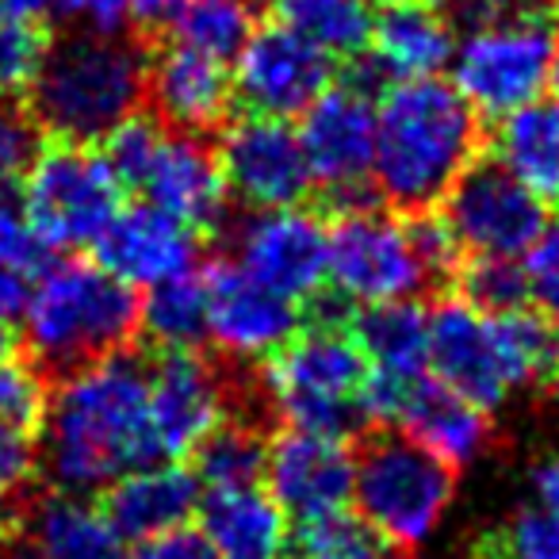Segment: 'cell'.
I'll list each match as a JSON object with an SVG mask.
<instances>
[{"label": "cell", "instance_id": "1", "mask_svg": "<svg viewBox=\"0 0 559 559\" xmlns=\"http://www.w3.org/2000/svg\"><path fill=\"white\" fill-rule=\"evenodd\" d=\"M43 472L55 490L96 495L131 467L157 460L150 372L123 349L62 376L43 414Z\"/></svg>", "mask_w": 559, "mask_h": 559}, {"label": "cell", "instance_id": "2", "mask_svg": "<svg viewBox=\"0 0 559 559\" xmlns=\"http://www.w3.org/2000/svg\"><path fill=\"white\" fill-rule=\"evenodd\" d=\"M479 154V116L437 78L391 81L376 104L372 185L399 211H429Z\"/></svg>", "mask_w": 559, "mask_h": 559}, {"label": "cell", "instance_id": "3", "mask_svg": "<svg viewBox=\"0 0 559 559\" xmlns=\"http://www.w3.org/2000/svg\"><path fill=\"white\" fill-rule=\"evenodd\" d=\"M27 96L35 123L58 142H104L139 116L146 100V58L119 32H73L50 43Z\"/></svg>", "mask_w": 559, "mask_h": 559}, {"label": "cell", "instance_id": "4", "mask_svg": "<svg viewBox=\"0 0 559 559\" xmlns=\"http://www.w3.org/2000/svg\"><path fill=\"white\" fill-rule=\"evenodd\" d=\"M559 334L540 314L479 311L444 299L429 311V376L479 411H498L525 383H536Z\"/></svg>", "mask_w": 559, "mask_h": 559}, {"label": "cell", "instance_id": "5", "mask_svg": "<svg viewBox=\"0 0 559 559\" xmlns=\"http://www.w3.org/2000/svg\"><path fill=\"white\" fill-rule=\"evenodd\" d=\"M24 342L35 360L70 372L88 360L119 353L139 330V299L116 272L93 261H55L27 284Z\"/></svg>", "mask_w": 559, "mask_h": 559}, {"label": "cell", "instance_id": "6", "mask_svg": "<svg viewBox=\"0 0 559 559\" xmlns=\"http://www.w3.org/2000/svg\"><path fill=\"white\" fill-rule=\"evenodd\" d=\"M264 391L288 429L345 441L368 421V360L342 322L296 330L264 365Z\"/></svg>", "mask_w": 559, "mask_h": 559}, {"label": "cell", "instance_id": "7", "mask_svg": "<svg viewBox=\"0 0 559 559\" xmlns=\"http://www.w3.org/2000/svg\"><path fill=\"white\" fill-rule=\"evenodd\" d=\"M104 162L123 188L150 207L180 218L192 230L218 226L226 215V180L218 154L192 131H173L162 119L131 116L104 139Z\"/></svg>", "mask_w": 559, "mask_h": 559}, {"label": "cell", "instance_id": "8", "mask_svg": "<svg viewBox=\"0 0 559 559\" xmlns=\"http://www.w3.org/2000/svg\"><path fill=\"white\" fill-rule=\"evenodd\" d=\"M456 495V472L403 433L376 437L353 467L357 513L391 544L421 548L444 525Z\"/></svg>", "mask_w": 559, "mask_h": 559}, {"label": "cell", "instance_id": "9", "mask_svg": "<svg viewBox=\"0 0 559 559\" xmlns=\"http://www.w3.org/2000/svg\"><path fill=\"white\" fill-rule=\"evenodd\" d=\"M556 27L536 12H498L460 32L452 47V88L483 119H502L551 85Z\"/></svg>", "mask_w": 559, "mask_h": 559}, {"label": "cell", "instance_id": "10", "mask_svg": "<svg viewBox=\"0 0 559 559\" xmlns=\"http://www.w3.org/2000/svg\"><path fill=\"white\" fill-rule=\"evenodd\" d=\"M326 280L345 304L376 307L414 299L437 280L414 241L411 218L349 207L330 226Z\"/></svg>", "mask_w": 559, "mask_h": 559}, {"label": "cell", "instance_id": "11", "mask_svg": "<svg viewBox=\"0 0 559 559\" xmlns=\"http://www.w3.org/2000/svg\"><path fill=\"white\" fill-rule=\"evenodd\" d=\"M20 200L50 249H81L96 246L119 215L123 185L104 154L78 142H58L43 146L35 165L24 173Z\"/></svg>", "mask_w": 559, "mask_h": 559}, {"label": "cell", "instance_id": "12", "mask_svg": "<svg viewBox=\"0 0 559 559\" xmlns=\"http://www.w3.org/2000/svg\"><path fill=\"white\" fill-rule=\"evenodd\" d=\"M441 218L464 253L525 257L548 223V211L498 162H472L444 192Z\"/></svg>", "mask_w": 559, "mask_h": 559}, {"label": "cell", "instance_id": "13", "mask_svg": "<svg viewBox=\"0 0 559 559\" xmlns=\"http://www.w3.org/2000/svg\"><path fill=\"white\" fill-rule=\"evenodd\" d=\"M299 146L311 180L342 203V211L365 207L376 157V104L357 85H326L304 111Z\"/></svg>", "mask_w": 559, "mask_h": 559}, {"label": "cell", "instance_id": "14", "mask_svg": "<svg viewBox=\"0 0 559 559\" xmlns=\"http://www.w3.org/2000/svg\"><path fill=\"white\" fill-rule=\"evenodd\" d=\"M234 264L276 296L304 304L326 284L330 226L307 207H264L230 234Z\"/></svg>", "mask_w": 559, "mask_h": 559}, {"label": "cell", "instance_id": "15", "mask_svg": "<svg viewBox=\"0 0 559 559\" xmlns=\"http://www.w3.org/2000/svg\"><path fill=\"white\" fill-rule=\"evenodd\" d=\"M365 406L368 418L395 421L403 429V437H411L414 444L433 452L452 472L472 464L490 441L487 411L467 403L464 395L449 391L444 383H437L429 372L406 383L380 380V376L368 372Z\"/></svg>", "mask_w": 559, "mask_h": 559}, {"label": "cell", "instance_id": "16", "mask_svg": "<svg viewBox=\"0 0 559 559\" xmlns=\"http://www.w3.org/2000/svg\"><path fill=\"white\" fill-rule=\"evenodd\" d=\"M215 154L226 192L238 195L253 211L296 207L314 188L304 146H299V131L288 119L249 111L226 127Z\"/></svg>", "mask_w": 559, "mask_h": 559}, {"label": "cell", "instance_id": "17", "mask_svg": "<svg viewBox=\"0 0 559 559\" xmlns=\"http://www.w3.org/2000/svg\"><path fill=\"white\" fill-rule=\"evenodd\" d=\"M334 78V58L322 55L288 27H253L246 47L234 55V96L257 116H304Z\"/></svg>", "mask_w": 559, "mask_h": 559}, {"label": "cell", "instance_id": "18", "mask_svg": "<svg viewBox=\"0 0 559 559\" xmlns=\"http://www.w3.org/2000/svg\"><path fill=\"white\" fill-rule=\"evenodd\" d=\"M353 467L357 456L345 449V441L288 429L269 444L261 479L280 510L304 525L353 502Z\"/></svg>", "mask_w": 559, "mask_h": 559}, {"label": "cell", "instance_id": "19", "mask_svg": "<svg viewBox=\"0 0 559 559\" xmlns=\"http://www.w3.org/2000/svg\"><path fill=\"white\" fill-rule=\"evenodd\" d=\"M203 304L207 337L238 360H269L299 330V304L257 284L234 261L203 276Z\"/></svg>", "mask_w": 559, "mask_h": 559}, {"label": "cell", "instance_id": "20", "mask_svg": "<svg viewBox=\"0 0 559 559\" xmlns=\"http://www.w3.org/2000/svg\"><path fill=\"white\" fill-rule=\"evenodd\" d=\"M226 418V391L218 372L192 349L165 353L150 372V426L157 456L180 460Z\"/></svg>", "mask_w": 559, "mask_h": 559}, {"label": "cell", "instance_id": "21", "mask_svg": "<svg viewBox=\"0 0 559 559\" xmlns=\"http://www.w3.org/2000/svg\"><path fill=\"white\" fill-rule=\"evenodd\" d=\"M96 253L108 272H116L131 288H154L165 280L195 272L200 261V238L188 223L165 215V211L139 203L119 207L111 226L96 241Z\"/></svg>", "mask_w": 559, "mask_h": 559}, {"label": "cell", "instance_id": "22", "mask_svg": "<svg viewBox=\"0 0 559 559\" xmlns=\"http://www.w3.org/2000/svg\"><path fill=\"white\" fill-rule=\"evenodd\" d=\"M200 479L180 460H150L104 487V513L123 540H154L200 510Z\"/></svg>", "mask_w": 559, "mask_h": 559}, {"label": "cell", "instance_id": "23", "mask_svg": "<svg viewBox=\"0 0 559 559\" xmlns=\"http://www.w3.org/2000/svg\"><path fill=\"white\" fill-rule=\"evenodd\" d=\"M146 96L154 111L173 131H211L230 111L234 85L226 78V66L200 50L173 43L154 62H146Z\"/></svg>", "mask_w": 559, "mask_h": 559}, {"label": "cell", "instance_id": "24", "mask_svg": "<svg viewBox=\"0 0 559 559\" xmlns=\"http://www.w3.org/2000/svg\"><path fill=\"white\" fill-rule=\"evenodd\" d=\"M195 521L218 559H284L292 548V518L257 483L207 490Z\"/></svg>", "mask_w": 559, "mask_h": 559}, {"label": "cell", "instance_id": "25", "mask_svg": "<svg viewBox=\"0 0 559 559\" xmlns=\"http://www.w3.org/2000/svg\"><path fill=\"white\" fill-rule=\"evenodd\" d=\"M452 47L456 32L433 0H395L383 4L380 16H372L368 62L380 70L383 81L437 78L449 66Z\"/></svg>", "mask_w": 559, "mask_h": 559}, {"label": "cell", "instance_id": "26", "mask_svg": "<svg viewBox=\"0 0 559 559\" xmlns=\"http://www.w3.org/2000/svg\"><path fill=\"white\" fill-rule=\"evenodd\" d=\"M495 162L536 200L559 203V96H536L498 119Z\"/></svg>", "mask_w": 559, "mask_h": 559}, {"label": "cell", "instance_id": "27", "mask_svg": "<svg viewBox=\"0 0 559 559\" xmlns=\"http://www.w3.org/2000/svg\"><path fill=\"white\" fill-rule=\"evenodd\" d=\"M27 548L35 559H127V540L116 533L104 506L70 490H55L35 506Z\"/></svg>", "mask_w": 559, "mask_h": 559}, {"label": "cell", "instance_id": "28", "mask_svg": "<svg viewBox=\"0 0 559 559\" xmlns=\"http://www.w3.org/2000/svg\"><path fill=\"white\" fill-rule=\"evenodd\" d=\"M349 334L365 353L368 372L380 380L406 383L429 372V314L414 299L365 307Z\"/></svg>", "mask_w": 559, "mask_h": 559}, {"label": "cell", "instance_id": "29", "mask_svg": "<svg viewBox=\"0 0 559 559\" xmlns=\"http://www.w3.org/2000/svg\"><path fill=\"white\" fill-rule=\"evenodd\" d=\"M276 24L330 58H357L372 35L368 0H272Z\"/></svg>", "mask_w": 559, "mask_h": 559}, {"label": "cell", "instance_id": "30", "mask_svg": "<svg viewBox=\"0 0 559 559\" xmlns=\"http://www.w3.org/2000/svg\"><path fill=\"white\" fill-rule=\"evenodd\" d=\"M139 326L165 353L195 349L207 337L203 280H195V272H188V276L146 288V299L139 304Z\"/></svg>", "mask_w": 559, "mask_h": 559}, {"label": "cell", "instance_id": "31", "mask_svg": "<svg viewBox=\"0 0 559 559\" xmlns=\"http://www.w3.org/2000/svg\"><path fill=\"white\" fill-rule=\"evenodd\" d=\"M195 456V479L207 490L223 487H249L261 483L269 441L246 421H218L207 437L192 449Z\"/></svg>", "mask_w": 559, "mask_h": 559}, {"label": "cell", "instance_id": "32", "mask_svg": "<svg viewBox=\"0 0 559 559\" xmlns=\"http://www.w3.org/2000/svg\"><path fill=\"white\" fill-rule=\"evenodd\" d=\"M173 32H177V43L226 66L253 35V4L249 0H188Z\"/></svg>", "mask_w": 559, "mask_h": 559}, {"label": "cell", "instance_id": "33", "mask_svg": "<svg viewBox=\"0 0 559 559\" xmlns=\"http://www.w3.org/2000/svg\"><path fill=\"white\" fill-rule=\"evenodd\" d=\"M299 559H395V548L360 513L337 510L299 525Z\"/></svg>", "mask_w": 559, "mask_h": 559}, {"label": "cell", "instance_id": "34", "mask_svg": "<svg viewBox=\"0 0 559 559\" xmlns=\"http://www.w3.org/2000/svg\"><path fill=\"white\" fill-rule=\"evenodd\" d=\"M50 50V35L43 20L0 16V96H20L39 78L43 58Z\"/></svg>", "mask_w": 559, "mask_h": 559}, {"label": "cell", "instance_id": "35", "mask_svg": "<svg viewBox=\"0 0 559 559\" xmlns=\"http://www.w3.org/2000/svg\"><path fill=\"white\" fill-rule=\"evenodd\" d=\"M460 284H464V299L479 311H518L528 304L521 257H475Z\"/></svg>", "mask_w": 559, "mask_h": 559}, {"label": "cell", "instance_id": "36", "mask_svg": "<svg viewBox=\"0 0 559 559\" xmlns=\"http://www.w3.org/2000/svg\"><path fill=\"white\" fill-rule=\"evenodd\" d=\"M47 399L50 388L35 360L12 357V349L0 353V421L32 433L47 414Z\"/></svg>", "mask_w": 559, "mask_h": 559}, {"label": "cell", "instance_id": "37", "mask_svg": "<svg viewBox=\"0 0 559 559\" xmlns=\"http://www.w3.org/2000/svg\"><path fill=\"white\" fill-rule=\"evenodd\" d=\"M50 261V246L35 230L24 200L12 185H0V264L20 276H35Z\"/></svg>", "mask_w": 559, "mask_h": 559}, {"label": "cell", "instance_id": "38", "mask_svg": "<svg viewBox=\"0 0 559 559\" xmlns=\"http://www.w3.org/2000/svg\"><path fill=\"white\" fill-rule=\"evenodd\" d=\"M525 292L528 304L540 311V319L551 326V334H559V218L544 223V230L536 234V241L525 249Z\"/></svg>", "mask_w": 559, "mask_h": 559}, {"label": "cell", "instance_id": "39", "mask_svg": "<svg viewBox=\"0 0 559 559\" xmlns=\"http://www.w3.org/2000/svg\"><path fill=\"white\" fill-rule=\"evenodd\" d=\"M43 154V127L16 104H0V185L16 188Z\"/></svg>", "mask_w": 559, "mask_h": 559}, {"label": "cell", "instance_id": "40", "mask_svg": "<svg viewBox=\"0 0 559 559\" xmlns=\"http://www.w3.org/2000/svg\"><path fill=\"white\" fill-rule=\"evenodd\" d=\"M495 559H559V521L540 506L513 513L498 536Z\"/></svg>", "mask_w": 559, "mask_h": 559}, {"label": "cell", "instance_id": "41", "mask_svg": "<svg viewBox=\"0 0 559 559\" xmlns=\"http://www.w3.org/2000/svg\"><path fill=\"white\" fill-rule=\"evenodd\" d=\"M43 9L78 32L116 35L127 24V0H43Z\"/></svg>", "mask_w": 559, "mask_h": 559}, {"label": "cell", "instance_id": "42", "mask_svg": "<svg viewBox=\"0 0 559 559\" xmlns=\"http://www.w3.org/2000/svg\"><path fill=\"white\" fill-rule=\"evenodd\" d=\"M35 464H39V452H35L32 433L0 421V487L4 490L24 487L35 475Z\"/></svg>", "mask_w": 559, "mask_h": 559}, {"label": "cell", "instance_id": "43", "mask_svg": "<svg viewBox=\"0 0 559 559\" xmlns=\"http://www.w3.org/2000/svg\"><path fill=\"white\" fill-rule=\"evenodd\" d=\"M127 559H218L215 551H211V544L203 540L200 528H173V533H162L154 536V540H142L139 551Z\"/></svg>", "mask_w": 559, "mask_h": 559}, {"label": "cell", "instance_id": "44", "mask_svg": "<svg viewBox=\"0 0 559 559\" xmlns=\"http://www.w3.org/2000/svg\"><path fill=\"white\" fill-rule=\"evenodd\" d=\"M185 4L188 0H127V20H134L142 32H169Z\"/></svg>", "mask_w": 559, "mask_h": 559}, {"label": "cell", "instance_id": "45", "mask_svg": "<svg viewBox=\"0 0 559 559\" xmlns=\"http://www.w3.org/2000/svg\"><path fill=\"white\" fill-rule=\"evenodd\" d=\"M533 495H536V506L559 521V452L544 456L540 464L533 467Z\"/></svg>", "mask_w": 559, "mask_h": 559}, {"label": "cell", "instance_id": "46", "mask_svg": "<svg viewBox=\"0 0 559 559\" xmlns=\"http://www.w3.org/2000/svg\"><path fill=\"white\" fill-rule=\"evenodd\" d=\"M24 299H27V276H20V272L0 264V322H4V326H9L12 319H20Z\"/></svg>", "mask_w": 559, "mask_h": 559}, {"label": "cell", "instance_id": "47", "mask_svg": "<svg viewBox=\"0 0 559 559\" xmlns=\"http://www.w3.org/2000/svg\"><path fill=\"white\" fill-rule=\"evenodd\" d=\"M20 506H16V498H12V490H4L0 487V548L9 540H16V528H20Z\"/></svg>", "mask_w": 559, "mask_h": 559}, {"label": "cell", "instance_id": "48", "mask_svg": "<svg viewBox=\"0 0 559 559\" xmlns=\"http://www.w3.org/2000/svg\"><path fill=\"white\" fill-rule=\"evenodd\" d=\"M540 383L559 399V337H556V345H551V357H548V365H544V372H540Z\"/></svg>", "mask_w": 559, "mask_h": 559}, {"label": "cell", "instance_id": "49", "mask_svg": "<svg viewBox=\"0 0 559 559\" xmlns=\"http://www.w3.org/2000/svg\"><path fill=\"white\" fill-rule=\"evenodd\" d=\"M0 559H35V551L27 548V544L9 540V544H4V548H0Z\"/></svg>", "mask_w": 559, "mask_h": 559}, {"label": "cell", "instance_id": "50", "mask_svg": "<svg viewBox=\"0 0 559 559\" xmlns=\"http://www.w3.org/2000/svg\"><path fill=\"white\" fill-rule=\"evenodd\" d=\"M498 4H513V9L536 12V9H548V4H556V0H498Z\"/></svg>", "mask_w": 559, "mask_h": 559}, {"label": "cell", "instance_id": "51", "mask_svg": "<svg viewBox=\"0 0 559 559\" xmlns=\"http://www.w3.org/2000/svg\"><path fill=\"white\" fill-rule=\"evenodd\" d=\"M551 85L559 88V27H556V47H551Z\"/></svg>", "mask_w": 559, "mask_h": 559}, {"label": "cell", "instance_id": "52", "mask_svg": "<svg viewBox=\"0 0 559 559\" xmlns=\"http://www.w3.org/2000/svg\"><path fill=\"white\" fill-rule=\"evenodd\" d=\"M9 349V330H4V322H0V353Z\"/></svg>", "mask_w": 559, "mask_h": 559}, {"label": "cell", "instance_id": "53", "mask_svg": "<svg viewBox=\"0 0 559 559\" xmlns=\"http://www.w3.org/2000/svg\"><path fill=\"white\" fill-rule=\"evenodd\" d=\"M368 4H395V0H368Z\"/></svg>", "mask_w": 559, "mask_h": 559}, {"label": "cell", "instance_id": "54", "mask_svg": "<svg viewBox=\"0 0 559 559\" xmlns=\"http://www.w3.org/2000/svg\"><path fill=\"white\" fill-rule=\"evenodd\" d=\"M464 559H495V556H464Z\"/></svg>", "mask_w": 559, "mask_h": 559}]
</instances>
